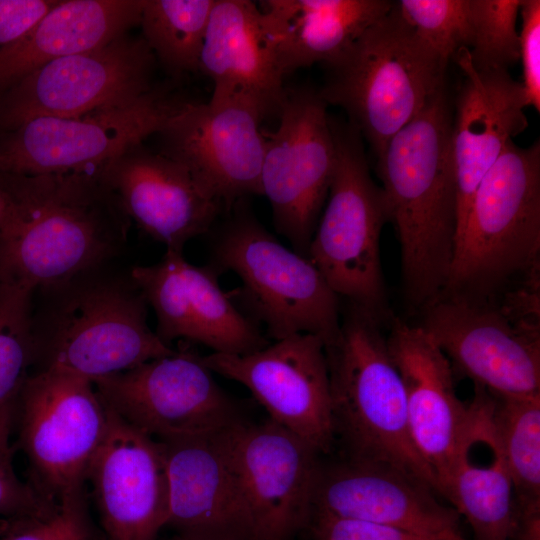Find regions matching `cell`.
Here are the masks:
<instances>
[{"mask_svg": "<svg viewBox=\"0 0 540 540\" xmlns=\"http://www.w3.org/2000/svg\"><path fill=\"white\" fill-rule=\"evenodd\" d=\"M5 520L0 540H72L83 529L81 514L62 509Z\"/></svg>", "mask_w": 540, "mask_h": 540, "instance_id": "cell-36", "label": "cell"}, {"mask_svg": "<svg viewBox=\"0 0 540 540\" xmlns=\"http://www.w3.org/2000/svg\"><path fill=\"white\" fill-rule=\"evenodd\" d=\"M306 528L312 540H438L390 525L316 512Z\"/></svg>", "mask_w": 540, "mask_h": 540, "instance_id": "cell-35", "label": "cell"}, {"mask_svg": "<svg viewBox=\"0 0 540 540\" xmlns=\"http://www.w3.org/2000/svg\"><path fill=\"white\" fill-rule=\"evenodd\" d=\"M108 422L109 410L90 380L55 370L27 377L15 423L30 485L47 504L81 514L83 485Z\"/></svg>", "mask_w": 540, "mask_h": 540, "instance_id": "cell-9", "label": "cell"}, {"mask_svg": "<svg viewBox=\"0 0 540 540\" xmlns=\"http://www.w3.org/2000/svg\"><path fill=\"white\" fill-rule=\"evenodd\" d=\"M230 439L249 540H293L309 523L323 455L269 418L235 424Z\"/></svg>", "mask_w": 540, "mask_h": 540, "instance_id": "cell-15", "label": "cell"}, {"mask_svg": "<svg viewBox=\"0 0 540 540\" xmlns=\"http://www.w3.org/2000/svg\"><path fill=\"white\" fill-rule=\"evenodd\" d=\"M93 384L107 408L161 441L221 431L244 420L202 356L187 347Z\"/></svg>", "mask_w": 540, "mask_h": 540, "instance_id": "cell-13", "label": "cell"}, {"mask_svg": "<svg viewBox=\"0 0 540 540\" xmlns=\"http://www.w3.org/2000/svg\"><path fill=\"white\" fill-rule=\"evenodd\" d=\"M155 57L128 33L56 59L0 92V134L40 117L69 118L131 103L151 87Z\"/></svg>", "mask_w": 540, "mask_h": 540, "instance_id": "cell-11", "label": "cell"}, {"mask_svg": "<svg viewBox=\"0 0 540 540\" xmlns=\"http://www.w3.org/2000/svg\"><path fill=\"white\" fill-rule=\"evenodd\" d=\"M59 0H0V49L27 34Z\"/></svg>", "mask_w": 540, "mask_h": 540, "instance_id": "cell-38", "label": "cell"}, {"mask_svg": "<svg viewBox=\"0 0 540 540\" xmlns=\"http://www.w3.org/2000/svg\"><path fill=\"white\" fill-rule=\"evenodd\" d=\"M421 313L419 326L455 376L496 397L540 396V319L520 314L501 293L442 292Z\"/></svg>", "mask_w": 540, "mask_h": 540, "instance_id": "cell-10", "label": "cell"}, {"mask_svg": "<svg viewBox=\"0 0 540 540\" xmlns=\"http://www.w3.org/2000/svg\"><path fill=\"white\" fill-rule=\"evenodd\" d=\"M143 0H59L22 38L0 49V92L30 72L103 46L139 24Z\"/></svg>", "mask_w": 540, "mask_h": 540, "instance_id": "cell-28", "label": "cell"}, {"mask_svg": "<svg viewBox=\"0 0 540 540\" xmlns=\"http://www.w3.org/2000/svg\"><path fill=\"white\" fill-rule=\"evenodd\" d=\"M129 273L155 313L157 336L169 346L180 339L212 353L244 355L270 343L220 288L210 265L195 266L183 252L166 250L157 263L134 266Z\"/></svg>", "mask_w": 540, "mask_h": 540, "instance_id": "cell-17", "label": "cell"}, {"mask_svg": "<svg viewBox=\"0 0 540 540\" xmlns=\"http://www.w3.org/2000/svg\"><path fill=\"white\" fill-rule=\"evenodd\" d=\"M279 126L265 134L260 187L274 226L307 257L335 166L327 104L310 87L287 88Z\"/></svg>", "mask_w": 540, "mask_h": 540, "instance_id": "cell-12", "label": "cell"}, {"mask_svg": "<svg viewBox=\"0 0 540 540\" xmlns=\"http://www.w3.org/2000/svg\"><path fill=\"white\" fill-rule=\"evenodd\" d=\"M213 372L245 386L269 419L295 434L321 455L335 445L325 344L300 333L257 351L202 356Z\"/></svg>", "mask_w": 540, "mask_h": 540, "instance_id": "cell-16", "label": "cell"}, {"mask_svg": "<svg viewBox=\"0 0 540 540\" xmlns=\"http://www.w3.org/2000/svg\"><path fill=\"white\" fill-rule=\"evenodd\" d=\"M381 326L347 302L337 336L325 345L335 441L344 457L395 466L440 496L437 478L413 442L404 386Z\"/></svg>", "mask_w": 540, "mask_h": 540, "instance_id": "cell-3", "label": "cell"}, {"mask_svg": "<svg viewBox=\"0 0 540 540\" xmlns=\"http://www.w3.org/2000/svg\"><path fill=\"white\" fill-rule=\"evenodd\" d=\"M215 0H143L142 37L173 76L199 71L201 50Z\"/></svg>", "mask_w": 540, "mask_h": 540, "instance_id": "cell-29", "label": "cell"}, {"mask_svg": "<svg viewBox=\"0 0 540 540\" xmlns=\"http://www.w3.org/2000/svg\"><path fill=\"white\" fill-rule=\"evenodd\" d=\"M522 28L519 33V59L523 66V88L526 101L540 111V1L522 0L519 11Z\"/></svg>", "mask_w": 540, "mask_h": 540, "instance_id": "cell-37", "label": "cell"}, {"mask_svg": "<svg viewBox=\"0 0 540 540\" xmlns=\"http://www.w3.org/2000/svg\"><path fill=\"white\" fill-rule=\"evenodd\" d=\"M181 104L152 88L122 106L78 117L31 119L0 134V172L42 175L94 170L156 134Z\"/></svg>", "mask_w": 540, "mask_h": 540, "instance_id": "cell-14", "label": "cell"}, {"mask_svg": "<svg viewBox=\"0 0 540 540\" xmlns=\"http://www.w3.org/2000/svg\"><path fill=\"white\" fill-rule=\"evenodd\" d=\"M212 238L208 265L241 280L234 296L273 341L300 333L328 344L338 334L340 297L305 256L286 248L240 201Z\"/></svg>", "mask_w": 540, "mask_h": 540, "instance_id": "cell-7", "label": "cell"}, {"mask_svg": "<svg viewBox=\"0 0 540 540\" xmlns=\"http://www.w3.org/2000/svg\"><path fill=\"white\" fill-rule=\"evenodd\" d=\"M494 398L515 512L540 511V396Z\"/></svg>", "mask_w": 540, "mask_h": 540, "instance_id": "cell-30", "label": "cell"}, {"mask_svg": "<svg viewBox=\"0 0 540 540\" xmlns=\"http://www.w3.org/2000/svg\"><path fill=\"white\" fill-rule=\"evenodd\" d=\"M2 209H3V204H2V197H1V194H0V220H1V216H2Z\"/></svg>", "mask_w": 540, "mask_h": 540, "instance_id": "cell-40", "label": "cell"}, {"mask_svg": "<svg viewBox=\"0 0 540 540\" xmlns=\"http://www.w3.org/2000/svg\"><path fill=\"white\" fill-rule=\"evenodd\" d=\"M330 125L335 166L307 258L339 297L383 324L392 318L380 258L388 221L383 193L370 174L356 127L331 116Z\"/></svg>", "mask_w": 540, "mask_h": 540, "instance_id": "cell-8", "label": "cell"}, {"mask_svg": "<svg viewBox=\"0 0 540 540\" xmlns=\"http://www.w3.org/2000/svg\"><path fill=\"white\" fill-rule=\"evenodd\" d=\"M31 298L0 288V422L15 421L20 391L35 364Z\"/></svg>", "mask_w": 540, "mask_h": 540, "instance_id": "cell-31", "label": "cell"}, {"mask_svg": "<svg viewBox=\"0 0 540 540\" xmlns=\"http://www.w3.org/2000/svg\"><path fill=\"white\" fill-rule=\"evenodd\" d=\"M14 421L0 422V518L39 514L54 508L30 484L22 482L13 467L10 435Z\"/></svg>", "mask_w": 540, "mask_h": 540, "instance_id": "cell-34", "label": "cell"}, {"mask_svg": "<svg viewBox=\"0 0 540 540\" xmlns=\"http://www.w3.org/2000/svg\"><path fill=\"white\" fill-rule=\"evenodd\" d=\"M260 122L239 104L182 103L156 133L159 152L183 165L227 212L246 197L261 195Z\"/></svg>", "mask_w": 540, "mask_h": 540, "instance_id": "cell-18", "label": "cell"}, {"mask_svg": "<svg viewBox=\"0 0 540 540\" xmlns=\"http://www.w3.org/2000/svg\"><path fill=\"white\" fill-rule=\"evenodd\" d=\"M447 66L394 3L343 55L325 65L327 77L318 93L327 105L347 113L377 157L445 87Z\"/></svg>", "mask_w": 540, "mask_h": 540, "instance_id": "cell-5", "label": "cell"}, {"mask_svg": "<svg viewBox=\"0 0 540 540\" xmlns=\"http://www.w3.org/2000/svg\"><path fill=\"white\" fill-rule=\"evenodd\" d=\"M174 540H188V539H183V538H180V537H175Z\"/></svg>", "mask_w": 540, "mask_h": 540, "instance_id": "cell-41", "label": "cell"}, {"mask_svg": "<svg viewBox=\"0 0 540 540\" xmlns=\"http://www.w3.org/2000/svg\"><path fill=\"white\" fill-rule=\"evenodd\" d=\"M522 0H470L472 43L468 50L480 70L506 69L519 60L517 17Z\"/></svg>", "mask_w": 540, "mask_h": 540, "instance_id": "cell-32", "label": "cell"}, {"mask_svg": "<svg viewBox=\"0 0 540 540\" xmlns=\"http://www.w3.org/2000/svg\"><path fill=\"white\" fill-rule=\"evenodd\" d=\"M100 269L45 289L52 300L37 322L32 318L38 370L93 383L175 351L148 326V304L130 273L114 277Z\"/></svg>", "mask_w": 540, "mask_h": 540, "instance_id": "cell-4", "label": "cell"}, {"mask_svg": "<svg viewBox=\"0 0 540 540\" xmlns=\"http://www.w3.org/2000/svg\"><path fill=\"white\" fill-rule=\"evenodd\" d=\"M453 59L464 74L451 126L458 232L482 179L506 144L526 129L528 104L522 83L506 69H477L466 48Z\"/></svg>", "mask_w": 540, "mask_h": 540, "instance_id": "cell-24", "label": "cell"}, {"mask_svg": "<svg viewBox=\"0 0 540 540\" xmlns=\"http://www.w3.org/2000/svg\"><path fill=\"white\" fill-rule=\"evenodd\" d=\"M540 142L510 140L472 198L442 292L490 296L539 267Z\"/></svg>", "mask_w": 540, "mask_h": 540, "instance_id": "cell-6", "label": "cell"}, {"mask_svg": "<svg viewBox=\"0 0 540 540\" xmlns=\"http://www.w3.org/2000/svg\"><path fill=\"white\" fill-rule=\"evenodd\" d=\"M389 322L387 344L404 386L411 436L435 474L440 494L466 420L467 403L458 397L452 366L432 338L419 325L393 316Z\"/></svg>", "mask_w": 540, "mask_h": 540, "instance_id": "cell-26", "label": "cell"}, {"mask_svg": "<svg viewBox=\"0 0 540 540\" xmlns=\"http://www.w3.org/2000/svg\"><path fill=\"white\" fill-rule=\"evenodd\" d=\"M130 220L166 250L183 252L212 229L222 205L180 163L132 145L96 168Z\"/></svg>", "mask_w": 540, "mask_h": 540, "instance_id": "cell-21", "label": "cell"}, {"mask_svg": "<svg viewBox=\"0 0 540 540\" xmlns=\"http://www.w3.org/2000/svg\"><path fill=\"white\" fill-rule=\"evenodd\" d=\"M396 5L416 35L444 60L470 49V0H401Z\"/></svg>", "mask_w": 540, "mask_h": 540, "instance_id": "cell-33", "label": "cell"}, {"mask_svg": "<svg viewBox=\"0 0 540 540\" xmlns=\"http://www.w3.org/2000/svg\"><path fill=\"white\" fill-rule=\"evenodd\" d=\"M494 405V396L474 385L462 432L440 484V496L464 517L473 540H510L515 525L513 485Z\"/></svg>", "mask_w": 540, "mask_h": 540, "instance_id": "cell-25", "label": "cell"}, {"mask_svg": "<svg viewBox=\"0 0 540 540\" xmlns=\"http://www.w3.org/2000/svg\"><path fill=\"white\" fill-rule=\"evenodd\" d=\"M452 115L445 87L376 157L388 221L400 244L406 302L422 311L444 290L457 234Z\"/></svg>", "mask_w": 540, "mask_h": 540, "instance_id": "cell-2", "label": "cell"}, {"mask_svg": "<svg viewBox=\"0 0 540 540\" xmlns=\"http://www.w3.org/2000/svg\"><path fill=\"white\" fill-rule=\"evenodd\" d=\"M259 3L284 77L315 63L331 64L394 4L387 0H265Z\"/></svg>", "mask_w": 540, "mask_h": 540, "instance_id": "cell-27", "label": "cell"}, {"mask_svg": "<svg viewBox=\"0 0 540 540\" xmlns=\"http://www.w3.org/2000/svg\"><path fill=\"white\" fill-rule=\"evenodd\" d=\"M231 428L162 441L168 476L166 527L175 530L177 537L249 540L232 459Z\"/></svg>", "mask_w": 540, "mask_h": 540, "instance_id": "cell-22", "label": "cell"}, {"mask_svg": "<svg viewBox=\"0 0 540 540\" xmlns=\"http://www.w3.org/2000/svg\"><path fill=\"white\" fill-rule=\"evenodd\" d=\"M427 483L386 463L320 459L312 513L394 526L438 540H469L456 510Z\"/></svg>", "mask_w": 540, "mask_h": 540, "instance_id": "cell-19", "label": "cell"}, {"mask_svg": "<svg viewBox=\"0 0 540 540\" xmlns=\"http://www.w3.org/2000/svg\"><path fill=\"white\" fill-rule=\"evenodd\" d=\"M199 71L213 83L210 104H239L261 121L279 115L287 91L285 77L255 2L215 0Z\"/></svg>", "mask_w": 540, "mask_h": 540, "instance_id": "cell-23", "label": "cell"}, {"mask_svg": "<svg viewBox=\"0 0 540 540\" xmlns=\"http://www.w3.org/2000/svg\"><path fill=\"white\" fill-rule=\"evenodd\" d=\"M72 540H87L83 529L79 530L73 537Z\"/></svg>", "mask_w": 540, "mask_h": 540, "instance_id": "cell-39", "label": "cell"}, {"mask_svg": "<svg viewBox=\"0 0 540 540\" xmlns=\"http://www.w3.org/2000/svg\"><path fill=\"white\" fill-rule=\"evenodd\" d=\"M108 410L87 477L103 529L109 540H156L168 513L164 445Z\"/></svg>", "mask_w": 540, "mask_h": 540, "instance_id": "cell-20", "label": "cell"}, {"mask_svg": "<svg viewBox=\"0 0 540 540\" xmlns=\"http://www.w3.org/2000/svg\"><path fill=\"white\" fill-rule=\"evenodd\" d=\"M0 288L32 294L89 273L124 246L131 220L97 169L0 172Z\"/></svg>", "mask_w": 540, "mask_h": 540, "instance_id": "cell-1", "label": "cell"}]
</instances>
